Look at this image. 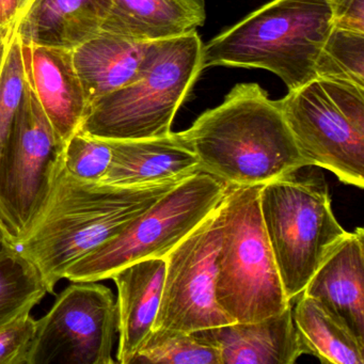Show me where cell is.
Returning a JSON list of instances; mask_svg holds the SVG:
<instances>
[{
    "instance_id": "cell-1",
    "label": "cell",
    "mask_w": 364,
    "mask_h": 364,
    "mask_svg": "<svg viewBox=\"0 0 364 364\" xmlns=\"http://www.w3.org/2000/svg\"><path fill=\"white\" fill-rule=\"evenodd\" d=\"M178 183L118 186L57 171L50 196L18 249L36 266L48 294L85 255L124 231Z\"/></svg>"
},
{
    "instance_id": "cell-2",
    "label": "cell",
    "mask_w": 364,
    "mask_h": 364,
    "mask_svg": "<svg viewBox=\"0 0 364 364\" xmlns=\"http://www.w3.org/2000/svg\"><path fill=\"white\" fill-rule=\"evenodd\" d=\"M181 139L200 170L228 186L264 185L311 167L296 144L278 101L257 82L237 84L204 112Z\"/></svg>"
},
{
    "instance_id": "cell-3",
    "label": "cell",
    "mask_w": 364,
    "mask_h": 364,
    "mask_svg": "<svg viewBox=\"0 0 364 364\" xmlns=\"http://www.w3.org/2000/svg\"><path fill=\"white\" fill-rule=\"evenodd\" d=\"M332 28L327 0H272L203 44L202 67L266 70L293 90L316 77Z\"/></svg>"
},
{
    "instance_id": "cell-4",
    "label": "cell",
    "mask_w": 364,
    "mask_h": 364,
    "mask_svg": "<svg viewBox=\"0 0 364 364\" xmlns=\"http://www.w3.org/2000/svg\"><path fill=\"white\" fill-rule=\"evenodd\" d=\"M202 48L197 31L157 42L141 74L91 105L80 129L105 140L171 133L176 112L203 71Z\"/></svg>"
},
{
    "instance_id": "cell-5",
    "label": "cell",
    "mask_w": 364,
    "mask_h": 364,
    "mask_svg": "<svg viewBox=\"0 0 364 364\" xmlns=\"http://www.w3.org/2000/svg\"><path fill=\"white\" fill-rule=\"evenodd\" d=\"M264 229L289 301L299 297L347 231L332 212L323 174L297 171L262 185Z\"/></svg>"
},
{
    "instance_id": "cell-6",
    "label": "cell",
    "mask_w": 364,
    "mask_h": 364,
    "mask_svg": "<svg viewBox=\"0 0 364 364\" xmlns=\"http://www.w3.org/2000/svg\"><path fill=\"white\" fill-rule=\"evenodd\" d=\"M261 187L227 186L220 203L216 299L240 323L261 321L291 306L264 229Z\"/></svg>"
},
{
    "instance_id": "cell-7",
    "label": "cell",
    "mask_w": 364,
    "mask_h": 364,
    "mask_svg": "<svg viewBox=\"0 0 364 364\" xmlns=\"http://www.w3.org/2000/svg\"><path fill=\"white\" fill-rule=\"evenodd\" d=\"M278 102L309 166L329 170L345 184L363 188V87L315 77Z\"/></svg>"
},
{
    "instance_id": "cell-8",
    "label": "cell",
    "mask_w": 364,
    "mask_h": 364,
    "mask_svg": "<svg viewBox=\"0 0 364 364\" xmlns=\"http://www.w3.org/2000/svg\"><path fill=\"white\" fill-rule=\"evenodd\" d=\"M227 186L204 172L182 181L124 231L70 266L65 279L99 282L135 262L165 259L218 208Z\"/></svg>"
},
{
    "instance_id": "cell-9",
    "label": "cell",
    "mask_w": 364,
    "mask_h": 364,
    "mask_svg": "<svg viewBox=\"0 0 364 364\" xmlns=\"http://www.w3.org/2000/svg\"><path fill=\"white\" fill-rule=\"evenodd\" d=\"M63 149L65 142L25 80L11 136L0 159V225L16 248L50 196Z\"/></svg>"
},
{
    "instance_id": "cell-10",
    "label": "cell",
    "mask_w": 364,
    "mask_h": 364,
    "mask_svg": "<svg viewBox=\"0 0 364 364\" xmlns=\"http://www.w3.org/2000/svg\"><path fill=\"white\" fill-rule=\"evenodd\" d=\"M118 314L114 294L97 282H73L37 321L27 364H114Z\"/></svg>"
},
{
    "instance_id": "cell-11",
    "label": "cell",
    "mask_w": 364,
    "mask_h": 364,
    "mask_svg": "<svg viewBox=\"0 0 364 364\" xmlns=\"http://www.w3.org/2000/svg\"><path fill=\"white\" fill-rule=\"evenodd\" d=\"M220 204L166 259L165 281L154 329L195 332L234 323L216 299Z\"/></svg>"
},
{
    "instance_id": "cell-12",
    "label": "cell",
    "mask_w": 364,
    "mask_h": 364,
    "mask_svg": "<svg viewBox=\"0 0 364 364\" xmlns=\"http://www.w3.org/2000/svg\"><path fill=\"white\" fill-rule=\"evenodd\" d=\"M21 53L25 80L65 144L80 129L89 108L74 65L73 50L21 40Z\"/></svg>"
},
{
    "instance_id": "cell-13",
    "label": "cell",
    "mask_w": 364,
    "mask_h": 364,
    "mask_svg": "<svg viewBox=\"0 0 364 364\" xmlns=\"http://www.w3.org/2000/svg\"><path fill=\"white\" fill-rule=\"evenodd\" d=\"M191 333L218 351L220 364H294L309 355L291 306L261 321H234Z\"/></svg>"
},
{
    "instance_id": "cell-14",
    "label": "cell",
    "mask_w": 364,
    "mask_h": 364,
    "mask_svg": "<svg viewBox=\"0 0 364 364\" xmlns=\"http://www.w3.org/2000/svg\"><path fill=\"white\" fill-rule=\"evenodd\" d=\"M112 157L102 183L153 186L181 183L201 172L195 153L178 133L136 140H108Z\"/></svg>"
},
{
    "instance_id": "cell-15",
    "label": "cell",
    "mask_w": 364,
    "mask_h": 364,
    "mask_svg": "<svg viewBox=\"0 0 364 364\" xmlns=\"http://www.w3.org/2000/svg\"><path fill=\"white\" fill-rule=\"evenodd\" d=\"M364 231L347 232L302 291L364 343Z\"/></svg>"
},
{
    "instance_id": "cell-16",
    "label": "cell",
    "mask_w": 364,
    "mask_h": 364,
    "mask_svg": "<svg viewBox=\"0 0 364 364\" xmlns=\"http://www.w3.org/2000/svg\"><path fill=\"white\" fill-rule=\"evenodd\" d=\"M166 259H142L114 272L118 289L117 363L129 364L153 331L163 296Z\"/></svg>"
},
{
    "instance_id": "cell-17",
    "label": "cell",
    "mask_w": 364,
    "mask_h": 364,
    "mask_svg": "<svg viewBox=\"0 0 364 364\" xmlns=\"http://www.w3.org/2000/svg\"><path fill=\"white\" fill-rule=\"evenodd\" d=\"M157 42L100 33L74 48V65L89 107L134 82L150 61Z\"/></svg>"
},
{
    "instance_id": "cell-18",
    "label": "cell",
    "mask_w": 364,
    "mask_h": 364,
    "mask_svg": "<svg viewBox=\"0 0 364 364\" xmlns=\"http://www.w3.org/2000/svg\"><path fill=\"white\" fill-rule=\"evenodd\" d=\"M205 18L204 0H112L101 33L161 41L197 31Z\"/></svg>"
},
{
    "instance_id": "cell-19",
    "label": "cell",
    "mask_w": 364,
    "mask_h": 364,
    "mask_svg": "<svg viewBox=\"0 0 364 364\" xmlns=\"http://www.w3.org/2000/svg\"><path fill=\"white\" fill-rule=\"evenodd\" d=\"M112 0H36L16 25L20 39L74 50L97 37Z\"/></svg>"
},
{
    "instance_id": "cell-20",
    "label": "cell",
    "mask_w": 364,
    "mask_h": 364,
    "mask_svg": "<svg viewBox=\"0 0 364 364\" xmlns=\"http://www.w3.org/2000/svg\"><path fill=\"white\" fill-rule=\"evenodd\" d=\"M299 297L291 313L309 355L321 363L363 364L364 343L314 298L304 294Z\"/></svg>"
},
{
    "instance_id": "cell-21",
    "label": "cell",
    "mask_w": 364,
    "mask_h": 364,
    "mask_svg": "<svg viewBox=\"0 0 364 364\" xmlns=\"http://www.w3.org/2000/svg\"><path fill=\"white\" fill-rule=\"evenodd\" d=\"M48 294L39 270L18 248L0 257V326L31 312Z\"/></svg>"
},
{
    "instance_id": "cell-22",
    "label": "cell",
    "mask_w": 364,
    "mask_h": 364,
    "mask_svg": "<svg viewBox=\"0 0 364 364\" xmlns=\"http://www.w3.org/2000/svg\"><path fill=\"white\" fill-rule=\"evenodd\" d=\"M129 364H220V355L191 332L154 329Z\"/></svg>"
},
{
    "instance_id": "cell-23",
    "label": "cell",
    "mask_w": 364,
    "mask_h": 364,
    "mask_svg": "<svg viewBox=\"0 0 364 364\" xmlns=\"http://www.w3.org/2000/svg\"><path fill=\"white\" fill-rule=\"evenodd\" d=\"M316 77L364 88V33L333 27L319 53Z\"/></svg>"
},
{
    "instance_id": "cell-24",
    "label": "cell",
    "mask_w": 364,
    "mask_h": 364,
    "mask_svg": "<svg viewBox=\"0 0 364 364\" xmlns=\"http://www.w3.org/2000/svg\"><path fill=\"white\" fill-rule=\"evenodd\" d=\"M16 25L12 28L0 71V159L9 142L25 87L21 40Z\"/></svg>"
},
{
    "instance_id": "cell-25",
    "label": "cell",
    "mask_w": 364,
    "mask_h": 364,
    "mask_svg": "<svg viewBox=\"0 0 364 364\" xmlns=\"http://www.w3.org/2000/svg\"><path fill=\"white\" fill-rule=\"evenodd\" d=\"M108 140L78 129L65 144L63 163L65 171L87 182L102 183L112 163Z\"/></svg>"
},
{
    "instance_id": "cell-26",
    "label": "cell",
    "mask_w": 364,
    "mask_h": 364,
    "mask_svg": "<svg viewBox=\"0 0 364 364\" xmlns=\"http://www.w3.org/2000/svg\"><path fill=\"white\" fill-rule=\"evenodd\" d=\"M36 331L31 312L0 326V364H27Z\"/></svg>"
},
{
    "instance_id": "cell-27",
    "label": "cell",
    "mask_w": 364,
    "mask_h": 364,
    "mask_svg": "<svg viewBox=\"0 0 364 364\" xmlns=\"http://www.w3.org/2000/svg\"><path fill=\"white\" fill-rule=\"evenodd\" d=\"M336 28L364 33V0H327Z\"/></svg>"
},
{
    "instance_id": "cell-28",
    "label": "cell",
    "mask_w": 364,
    "mask_h": 364,
    "mask_svg": "<svg viewBox=\"0 0 364 364\" xmlns=\"http://www.w3.org/2000/svg\"><path fill=\"white\" fill-rule=\"evenodd\" d=\"M36 0H0V29L18 24Z\"/></svg>"
},
{
    "instance_id": "cell-29",
    "label": "cell",
    "mask_w": 364,
    "mask_h": 364,
    "mask_svg": "<svg viewBox=\"0 0 364 364\" xmlns=\"http://www.w3.org/2000/svg\"><path fill=\"white\" fill-rule=\"evenodd\" d=\"M14 26L0 29V71H1V68H3L4 59H5L8 42H9L10 36H11V31Z\"/></svg>"
},
{
    "instance_id": "cell-30",
    "label": "cell",
    "mask_w": 364,
    "mask_h": 364,
    "mask_svg": "<svg viewBox=\"0 0 364 364\" xmlns=\"http://www.w3.org/2000/svg\"><path fill=\"white\" fill-rule=\"evenodd\" d=\"M16 248V247L11 244L7 234H6V232L4 231L3 228L0 225V257H3L4 255Z\"/></svg>"
}]
</instances>
